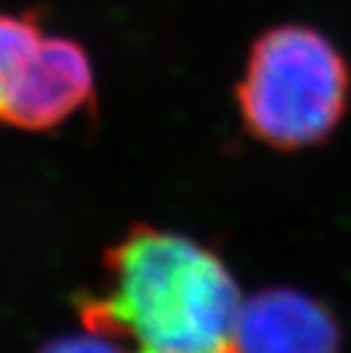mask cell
<instances>
[{"instance_id":"7a4b0ae2","label":"cell","mask_w":351,"mask_h":353,"mask_svg":"<svg viewBox=\"0 0 351 353\" xmlns=\"http://www.w3.org/2000/svg\"><path fill=\"white\" fill-rule=\"evenodd\" d=\"M244 130L283 153L322 146L351 105V66L331 37L279 23L253 39L235 85Z\"/></svg>"},{"instance_id":"8992f818","label":"cell","mask_w":351,"mask_h":353,"mask_svg":"<svg viewBox=\"0 0 351 353\" xmlns=\"http://www.w3.org/2000/svg\"><path fill=\"white\" fill-rule=\"evenodd\" d=\"M39 353H135V351H126L117 342V337L87 330L82 335L55 337L48 344H43Z\"/></svg>"},{"instance_id":"6da1fadb","label":"cell","mask_w":351,"mask_h":353,"mask_svg":"<svg viewBox=\"0 0 351 353\" xmlns=\"http://www.w3.org/2000/svg\"><path fill=\"white\" fill-rule=\"evenodd\" d=\"M108 290L80 301L87 330L135 353H237L244 299L226 262L181 232L137 223L106 251Z\"/></svg>"},{"instance_id":"3957f363","label":"cell","mask_w":351,"mask_h":353,"mask_svg":"<svg viewBox=\"0 0 351 353\" xmlns=\"http://www.w3.org/2000/svg\"><path fill=\"white\" fill-rule=\"evenodd\" d=\"M96 78L87 48L62 34H43L30 57L3 123L28 132H48L94 103Z\"/></svg>"},{"instance_id":"5b68a950","label":"cell","mask_w":351,"mask_h":353,"mask_svg":"<svg viewBox=\"0 0 351 353\" xmlns=\"http://www.w3.org/2000/svg\"><path fill=\"white\" fill-rule=\"evenodd\" d=\"M41 39L43 30L37 12H0V123Z\"/></svg>"},{"instance_id":"277c9868","label":"cell","mask_w":351,"mask_h":353,"mask_svg":"<svg viewBox=\"0 0 351 353\" xmlns=\"http://www.w3.org/2000/svg\"><path fill=\"white\" fill-rule=\"evenodd\" d=\"M237 353H340L342 333L326 305L290 288L244 299L235 330Z\"/></svg>"}]
</instances>
